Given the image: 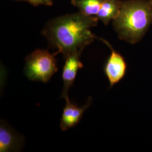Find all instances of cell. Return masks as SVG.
Here are the masks:
<instances>
[{
  "label": "cell",
  "instance_id": "cell-1",
  "mask_svg": "<svg viewBox=\"0 0 152 152\" xmlns=\"http://www.w3.org/2000/svg\"><path fill=\"white\" fill-rule=\"evenodd\" d=\"M97 17L81 12L58 18L50 22L43 31L51 48L58 49L65 58L72 54H81L85 48L97 37L90 28L98 24Z\"/></svg>",
  "mask_w": 152,
  "mask_h": 152
},
{
  "label": "cell",
  "instance_id": "cell-2",
  "mask_svg": "<svg viewBox=\"0 0 152 152\" xmlns=\"http://www.w3.org/2000/svg\"><path fill=\"white\" fill-rule=\"evenodd\" d=\"M152 24V0L122 1L118 16L113 20L119 38L131 44L139 42Z\"/></svg>",
  "mask_w": 152,
  "mask_h": 152
},
{
  "label": "cell",
  "instance_id": "cell-3",
  "mask_svg": "<svg viewBox=\"0 0 152 152\" xmlns=\"http://www.w3.org/2000/svg\"><path fill=\"white\" fill-rule=\"evenodd\" d=\"M48 50H37L26 59L24 74L28 79L34 81L47 82L58 71L55 56Z\"/></svg>",
  "mask_w": 152,
  "mask_h": 152
},
{
  "label": "cell",
  "instance_id": "cell-4",
  "mask_svg": "<svg viewBox=\"0 0 152 152\" xmlns=\"http://www.w3.org/2000/svg\"><path fill=\"white\" fill-rule=\"evenodd\" d=\"M111 50V54L107 61L104 71L108 80L110 87L121 81L125 77L127 71V64L124 57L115 51L108 42L103 38H99Z\"/></svg>",
  "mask_w": 152,
  "mask_h": 152
},
{
  "label": "cell",
  "instance_id": "cell-5",
  "mask_svg": "<svg viewBox=\"0 0 152 152\" xmlns=\"http://www.w3.org/2000/svg\"><path fill=\"white\" fill-rule=\"evenodd\" d=\"M64 99L66 104L60 120V129L63 131L68 130L80 122L83 113L89 107L92 102V99L90 97L86 103L80 107L77 104L73 103L68 98V96Z\"/></svg>",
  "mask_w": 152,
  "mask_h": 152
},
{
  "label": "cell",
  "instance_id": "cell-6",
  "mask_svg": "<svg viewBox=\"0 0 152 152\" xmlns=\"http://www.w3.org/2000/svg\"><path fill=\"white\" fill-rule=\"evenodd\" d=\"M80 56L81 55L75 54L64 58L65 62L62 73L64 85L61 98H65L68 96V92L74 83L78 71L83 67V64L80 60Z\"/></svg>",
  "mask_w": 152,
  "mask_h": 152
},
{
  "label": "cell",
  "instance_id": "cell-7",
  "mask_svg": "<svg viewBox=\"0 0 152 152\" xmlns=\"http://www.w3.org/2000/svg\"><path fill=\"white\" fill-rule=\"evenodd\" d=\"M22 137L4 122L0 125V152L16 151L20 149L23 142Z\"/></svg>",
  "mask_w": 152,
  "mask_h": 152
},
{
  "label": "cell",
  "instance_id": "cell-8",
  "mask_svg": "<svg viewBox=\"0 0 152 152\" xmlns=\"http://www.w3.org/2000/svg\"><path fill=\"white\" fill-rule=\"evenodd\" d=\"M122 1L120 0H104L98 12V19L107 25L111 20L116 19L120 14Z\"/></svg>",
  "mask_w": 152,
  "mask_h": 152
},
{
  "label": "cell",
  "instance_id": "cell-9",
  "mask_svg": "<svg viewBox=\"0 0 152 152\" xmlns=\"http://www.w3.org/2000/svg\"><path fill=\"white\" fill-rule=\"evenodd\" d=\"M104 0H72V4L78 7L80 12L87 16L96 15Z\"/></svg>",
  "mask_w": 152,
  "mask_h": 152
},
{
  "label": "cell",
  "instance_id": "cell-10",
  "mask_svg": "<svg viewBox=\"0 0 152 152\" xmlns=\"http://www.w3.org/2000/svg\"><path fill=\"white\" fill-rule=\"evenodd\" d=\"M33 5L37 6L39 5L50 6L53 4L52 0H27Z\"/></svg>",
  "mask_w": 152,
  "mask_h": 152
}]
</instances>
